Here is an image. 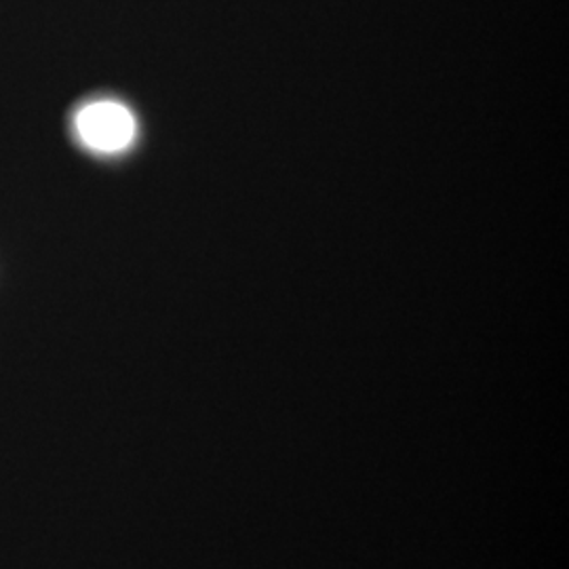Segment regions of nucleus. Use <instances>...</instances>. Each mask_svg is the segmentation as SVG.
<instances>
[{"label": "nucleus", "instance_id": "nucleus-1", "mask_svg": "<svg viewBox=\"0 0 569 569\" xmlns=\"http://www.w3.org/2000/svg\"><path fill=\"white\" fill-rule=\"evenodd\" d=\"M77 127L82 142L100 152H119L136 138L131 112L117 102H98L81 110Z\"/></svg>", "mask_w": 569, "mask_h": 569}]
</instances>
